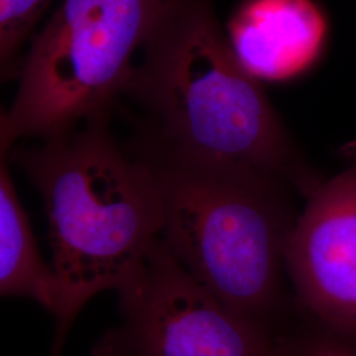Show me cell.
<instances>
[{
    "label": "cell",
    "instance_id": "1",
    "mask_svg": "<svg viewBox=\"0 0 356 356\" xmlns=\"http://www.w3.org/2000/svg\"><path fill=\"white\" fill-rule=\"evenodd\" d=\"M123 95L149 116L145 140L185 157L264 173L307 198L326 179L238 60L213 0H169Z\"/></svg>",
    "mask_w": 356,
    "mask_h": 356
},
{
    "label": "cell",
    "instance_id": "2",
    "mask_svg": "<svg viewBox=\"0 0 356 356\" xmlns=\"http://www.w3.org/2000/svg\"><path fill=\"white\" fill-rule=\"evenodd\" d=\"M110 119L111 111L102 113L7 156L38 188L49 222L60 305L48 356H61L83 306L98 293L120 291L161 236L163 202L152 169L118 145Z\"/></svg>",
    "mask_w": 356,
    "mask_h": 356
},
{
    "label": "cell",
    "instance_id": "3",
    "mask_svg": "<svg viewBox=\"0 0 356 356\" xmlns=\"http://www.w3.org/2000/svg\"><path fill=\"white\" fill-rule=\"evenodd\" d=\"M157 181L161 239L225 305L276 334L297 307L284 284L297 191L279 177L185 157L141 139Z\"/></svg>",
    "mask_w": 356,
    "mask_h": 356
},
{
    "label": "cell",
    "instance_id": "4",
    "mask_svg": "<svg viewBox=\"0 0 356 356\" xmlns=\"http://www.w3.org/2000/svg\"><path fill=\"white\" fill-rule=\"evenodd\" d=\"M169 0H64L24 54L0 153L20 139L47 140L111 111Z\"/></svg>",
    "mask_w": 356,
    "mask_h": 356
},
{
    "label": "cell",
    "instance_id": "5",
    "mask_svg": "<svg viewBox=\"0 0 356 356\" xmlns=\"http://www.w3.org/2000/svg\"><path fill=\"white\" fill-rule=\"evenodd\" d=\"M118 294L122 319L90 356H276V334L220 302L161 236Z\"/></svg>",
    "mask_w": 356,
    "mask_h": 356
},
{
    "label": "cell",
    "instance_id": "6",
    "mask_svg": "<svg viewBox=\"0 0 356 356\" xmlns=\"http://www.w3.org/2000/svg\"><path fill=\"white\" fill-rule=\"evenodd\" d=\"M344 165L306 198L285 247V269L300 312L356 331V141Z\"/></svg>",
    "mask_w": 356,
    "mask_h": 356
},
{
    "label": "cell",
    "instance_id": "7",
    "mask_svg": "<svg viewBox=\"0 0 356 356\" xmlns=\"http://www.w3.org/2000/svg\"><path fill=\"white\" fill-rule=\"evenodd\" d=\"M226 33L241 64L259 82H289L322 60L330 23L317 0H243Z\"/></svg>",
    "mask_w": 356,
    "mask_h": 356
},
{
    "label": "cell",
    "instance_id": "8",
    "mask_svg": "<svg viewBox=\"0 0 356 356\" xmlns=\"http://www.w3.org/2000/svg\"><path fill=\"white\" fill-rule=\"evenodd\" d=\"M0 292L31 298L53 316L60 305L58 282L40 254L7 157H1L0 166Z\"/></svg>",
    "mask_w": 356,
    "mask_h": 356
},
{
    "label": "cell",
    "instance_id": "9",
    "mask_svg": "<svg viewBox=\"0 0 356 356\" xmlns=\"http://www.w3.org/2000/svg\"><path fill=\"white\" fill-rule=\"evenodd\" d=\"M298 321L276 334V356H356V331L344 330L297 309Z\"/></svg>",
    "mask_w": 356,
    "mask_h": 356
},
{
    "label": "cell",
    "instance_id": "10",
    "mask_svg": "<svg viewBox=\"0 0 356 356\" xmlns=\"http://www.w3.org/2000/svg\"><path fill=\"white\" fill-rule=\"evenodd\" d=\"M53 0H0L1 81L17 79L24 45Z\"/></svg>",
    "mask_w": 356,
    "mask_h": 356
}]
</instances>
